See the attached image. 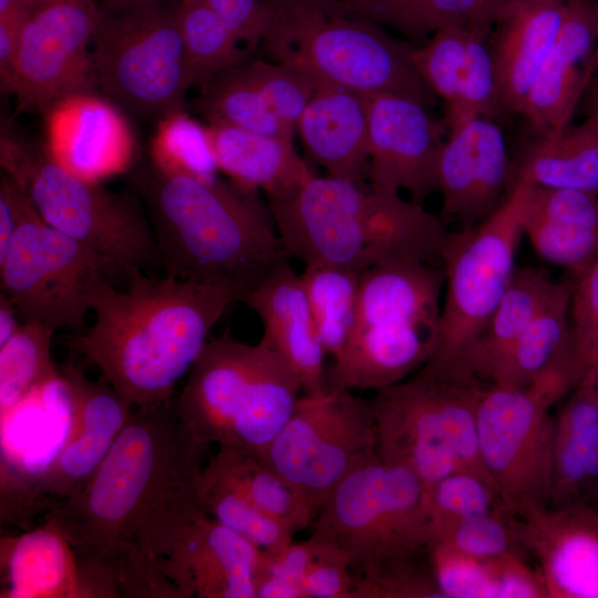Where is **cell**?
<instances>
[{"label": "cell", "instance_id": "6da1fadb", "mask_svg": "<svg viewBox=\"0 0 598 598\" xmlns=\"http://www.w3.org/2000/svg\"><path fill=\"white\" fill-rule=\"evenodd\" d=\"M208 446L174 401L133 409L99 467L75 492L47 502L99 598H181L164 561L200 511L197 482Z\"/></svg>", "mask_w": 598, "mask_h": 598}, {"label": "cell", "instance_id": "7a4b0ae2", "mask_svg": "<svg viewBox=\"0 0 598 598\" xmlns=\"http://www.w3.org/2000/svg\"><path fill=\"white\" fill-rule=\"evenodd\" d=\"M126 282L125 290L112 282L93 289L94 322L70 344L134 409L156 406L173 400L215 323L247 290L142 270L130 271Z\"/></svg>", "mask_w": 598, "mask_h": 598}, {"label": "cell", "instance_id": "3957f363", "mask_svg": "<svg viewBox=\"0 0 598 598\" xmlns=\"http://www.w3.org/2000/svg\"><path fill=\"white\" fill-rule=\"evenodd\" d=\"M132 186L146 209L167 276L233 282L248 292L289 261L257 190L217 177L167 174L152 163L132 175Z\"/></svg>", "mask_w": 598, "mask_h": 598}, {"label": "cell", "instance_id": "277c9868", "mask_svg": "<svg viewBox=\"0 0 598 598\" xmlns=\"http://www.w3.org/2000/svg\"><path fill=\"white\" fill-rule=\"evenodd\" d=\"M289 258L359 272L394 261L441 264L448 234L442 218L399 190L315 175L268 198Z\"/></svg>", "mask_w": 598, "mask_h": 598}, {"label": "cell", "instance_id": "5b68a950", "mask_svg": "<svg viewBox=\"0 0 598 598\" xmlns=\"http://www.w3.org/2000/svg\"><path fill=\"white\" fill-rule=\"evenodd\" d=\"M442 265L394 261L361 274L349 339L326 372L328 389L381 390L406 379L440 341Z\"/></svg>", "mask_w": 598, "mask_h": 598}, {"label": "cell", "instance_id": "8992f818", "mask_svg": "<svg viewBox=\"0 0 598 598\" xmlns=\"http://www.w3.org/2000/svg\"><path fill=\"white\" fill-rule=\"evenodd\" d=\"M300 390L297 374L265 338L245 343L228 328L206 342L174 406L203 445L262 456L291 415Z\"/></svg>", "mask_w": 598, "mask_h": 598}, {"label": "cell", "instance_id": "52a82bcc", "mask_svg": "<svg viewBox=\"0 0 598 598\" xmlns=\"http://www.w3.org/2000/svg\"><path fill=\"white\" fill-rule=\"evenodd\" d=\"M267 2L271 21L261 43L274 62L317 83L365 94H404L429 107L435 103L436 96L414 65L413 47L383 27L315 0Z\"/></svg>", "mask_w": 598, "mask_h": 598}, {"label": "cell", "instance_id": "ba28073f", "mask_svg": "<svg viewBox=\"0 0 598 598\" xmlns=\"http://www.w3.org/2000/svg\"><path fill=\"white\" fill-rule=\"evenodd\" d=\"M424 525L420 478L374 451L337 484L311 526L360 578L374 580L429 561Z\"/></svg>", "mask_w": 598, "mask_h": 598}, {"label": "cell", "instance_id": "9c48e42d", "mask_svg": "<svg viewBox=\"0 0 598 598\" xmlns=\"http://www.w3.org/2000/svg\"><path fill=\"white\" fill-rule=\"evenodd\" d=\"M92 58L97 89L132 114L183 111L181 0H96Z\"/></svg>", "mask_w": 598, "mask_h": 598}, {"label": "cell", "instance_id": "30bf717a", "mask_svg": "<svg viewBox=\"0 0 598 598\" xmlns=\"http://www.w3.org/2000/svg\"><path fill=\"white\" fill-rule=\"evenodd\" d=\"M1 167L51 227L114 261L127 274L158 266L146 209L136 193L112 192L81 178L12 136H2Z\"/></svg>", "mask_w": 598, "mask_h": 598}, {"label": "cell", "instance_id": "8fae6325", "mask_svg": "<svg viewBox=\"0 0 598 598\" xmlns=\"http://www.w3.org/2000/svg\"><path fill=\"white\" fill-rule=\"evenodd\" d=\"M530 183L515 179L501 206L486 219L446 236L441 265L444 299L440 341L431 357L436 361H464L482 333L516 270V251L523 231V213Z\"/></svg>", "mask_w": 598, "mask_h": 598}, {"label": "cell", "instance_id": "7c38bea8", "mask_svg": "<svg viewBox=\"0 0 598 598\" xmlns=\"http://www.w3.org/2000/svg\"><path fill=\"white\" fill-rule=\"evenodd\" d=\"M128 274L114 261L48 225L30 200L0 259V285L22 322L72 334L86 328L93 289ZM113 283V282H112Z\"/></svg>", "mask_w": 598, "mask_h": 598}, {"label": "cell", "instance_id": "4fadbf2b", "mask_svg": "<svg viewBox=\"0 0 598 598\" xmlns=\"http://www.w3.org/2000/svg\"><path fill=\"white\" fill-rule=\"evenodd\" d=\"M374 451L371 401L327 389L299 396L261 457L318 514L337 484Z\"/></svg>", "mask_w": 598, "mask_h": 598}, {"label": "cell", "instance_id": "5bb4252c", "mask_svg": "<svg viewBox=\"0 0 598 598\" xmlns=\"http://www.w3.org/2000/svg\"><path fill=\"white\" fill-rule=\"evenodd\" d=\"M534 386L489 384L477 411L480 451L501 506L523 518L548 506L555 420Z\"/></svg>", "mask_w": 598, "mask_h": 598}, {"label": "cell", "instance_id": "9a60e30c", "mask_svg": "<svg viewBox=\"0 0 598 598\" xmlns=\"http://www.w3.org/2000/svg\"><path fill=\"white\" fill-rule=\"evenodd\" d=\"M96 23V0H29L2 91L17 97L20 110L43 113L64 99L95 93Z\"/></svg>", "mask_w": 598, "mask_h": 598}, {"label": "cell", "instance_id": "2e32d148", "mask_svg": "<svg viewBox=\"0 0 598 598\" xmlns=\"http://www.w3.org/2000/svg\"><path fill=\"white\" fill-rule=\"evenodd\" d=\"M370 401L379 455L413 472L425 498L436 482L456 470L435 373L423 365L414 375L375 391Z\"/></svg>", "mask_w": 598, "mask_h": 598}, {"label": "cell", "instance_id": "e0dca14e", "mask_svg": "<svg viewBox=\"0 0 598 598\" xmlns=\"http://www.w3.org/2000/svg\"><path fill=\"white\" fill-rule=\"evenodd\" d=\"M369 178L379 187L406 190L420 202L437 192L443 126L421 101L404 94H365Z\"/></svg>", "mask_w": 598, "mask_h": 598}, {"label": "cell", "instance_id": "ac0fdd59", "mask_svg": "<svg viewBox=\"0 0 598 598\" xmlns=\"http://www.w3.org/2000/svg\"><path fill=\"white\" fill-rule=\"evenodd\" d=\"M437 167L443 221L460 229L486 219L504 202L511 166L501 127L493 118L476 116L448 128Z\"/></svg>", "mask_w": 598, "mask_h": 598}, {"label": "cell", "instance_id": "d6986e66", "mask_svg": "<svg viewBox=\"0 0 598 598\" xmlns=\"http://www.w3.org/2000/svg\"><path fill=\"white\" fill-rule=\"evenodd\" d=\"M59 371L71 393L72 422L65 443L37 486L41 512L48 501L68 497L87 481L134 409L105 381H90L78 365L69 362Z\"/></svg>", "mask_w": 598, "mask_h": 598}, {"label": "cell", "instance_id": "ffe728a7", "mask_svg": "<svg viewBox=\"0 0 598 598\" xmlns=\"http://www.w3.org/2000/svg\"><path fill=\"white\" fill-rule=\"evenodd\" d=\"M517 520L547 598H598V512L590 504L546 506Z\"/></svg>", "mask_w": 598, "mask_h": 598}, {"label": "cell", "instance_id": "44dd1931", "mask_svg": "<svg viewBox=\"0 0 598 598\" xmlns=\"http://www.w3.org/2000/svg\"><path fill=\"white\" fill-rule=\"evenodd\" d=\"M45 151L60 166L91 182L124 173L135 145L115 104L95 93L64 99L45 113Z\"/></svg>", "mask_w": 598, "mask_h": 598}, {"label": "cell", "instance_id": "7402d4cb", "mask_svg": "<svg viewBox=\"0 0 598 598\" xmlns=\"http://www.w3.org/2000/svg\"><path fill=\"white\" fill-rule=\"evenodd\" d=\"M261 549L200 509L164 561L181 598H256Z\"/></svg>", "mask_w": 598, "mask_h": 598}, {"label": "cell", "instance_id": "603a6c76", "mask_svg": "<svg viewBox=\"0 0 598 598\" xmlns=\"http://www.w3.org/2000/svg\"><path fill=\"white\" fill-rule=\"evenodd\" d=\"M597 42V1L567 0L564 22L538 70L523 112L539 136L571 124L595 74Z\"/></svg>", "mask_w": 598, "mask_h": 598}, {"label": "cell", "instance_id": "cb8c5ba5", "mask_svg": "<svg viewBox=\"0 0 598 598\" xmlns=\"http://www.w3.org/2000/svg\"><path fill=\"white\" fill-rule=\"evenodd\" d=\"M566 6L567 0H494L488 42L502 112L523 115Z\"/></svg>", "mask_w": 598, "mask_h": 598}, {"label": "cell", "instance_id": "d4e9b609", "mask_svg": "<svg viewBox=\"0 0 598 598\" xmlns=\"http://www.w3.org/2000/svg\"><path fill=\"white\" fill-rule=\"evenodd\" d=\"M243 301L258 316L265 338L297 374L305 393L327 390V355L315 327L300 275L276 268Z\"/></svg>", "mask_w": 598, "mask_h": 598}, {"label": "cell", "instance_id": "484cf974", "mask_svg": "<svg viewBox=\"0 0 598 598\" xmlns=\"http://www.w3.org/2000/svg\"><path fill=\"white\" fill-rule=\"evenodd\" d=\"M1 598H96L76 554L50 518L0 537Z\"/></svg>", "mask_w": 598, "mask_h": 598}, {"label": "cell", "instance_id": "4316f807", "mask_svg": "<svg viewBox=\"0 0 598 598\" xmlns=\"http://www.w3.org/2000/svg\"><path fill=\"white\" fill-rule=\"evenodd\" d=\"M523 231L542 259L577 279L598 260V195L530 184Z\"/></svg>", "mask_w": 598, "mask_h": 598}, {"label": "cell", "instance_id": "83f0119b", "mask_svg": "<svg viewBox=\"0 0 598 598\" xmlns=\"http://www.w3.org/2000/svg\"><path fill=\"white\" fill-rule=\"evenodd\" d=\"M309 156L329 176L369 178V131L365 93L318 83L297 124Z\"/></svg>", "mask_w": 598, "mask_h": 598}, {"label": "cell", "instance_id": "f1b7e54d", "mask_svg": "<svg viewBox=\"0 0 598 598\" xmlns=\"http://www.w3.org/2000/svg\"><path fill=\"white\" fill-rule=\"evenodd\" d=\"M207 127L218 169L244 189L262 190L267 198L277 197L315 176L290 138L219 122L208 123Z\"/></svg>", "mask_w": 598, "mask_h": 598}, {"label": "cell", "instance_id": "f546056e", "mask_svg": "<svg viewBox=\"0 0 598 598\" xmlns=\"http://www.w3.org/2000/svg\"><path fill=\"white\" fill-rule=\"evenodd\" d=\"M598 493V386L580 381L555 419L548 506L589 503Z\"/></svg>", "mask_w": 598, "mask_h": 598}, {"label": "cell", "instance_id": "4dcf8cb0", "mask_svg": "<svg viewBox=\"0 0 598 598\" xmlns=\"http://www.w3.org/2000/svg\"><path fill=\"white\" fill-rule=\"evenodd\" d=\"M558 286L545 269L517 267L495 311L466 353V364L491 383L512 347L546 307Z\"/></svg>", "mask_w": 598, "mask_h": 598}, {"label": "cell", "instance_id": "1f68e13d", "mask_svg": "<svg viewBox=\"0 0 598 598\" xmlns=\"http://www.w3.org/2000/svg\"><path fill=\"white\" fill-rule=\"evenodd\" d=\"M515 179L598 195V113L539 136L522 157Z\"/></svg>", "mask_w": 598, "mask_h": 598}, {"label": "cell", "instance_id": "d6a6232c", "mask_svg": "<svg viewBox=\"0 0 598 598\" xmlns=\"http://www.w3.org/2000/svg\"><path fill=\"white\" fill-rule=\"evenodd\" d=\"M192 106L208 123H226L290 140L295 134L272 111L248 60L216 75L199 90Z\"/></svg>", "mask_w": 598, "mask_h": 598}, {"label": "cell", "instance_id": "836d02e7", "mask_svg": "<svg viewBox=\"0 0 598 598\" xmlns=\"http://www.w3.org/2000/svg\"><path fill=\"white\" fill-rule=\"evenodd\" d=\"M260 512L293 535L312 525L317 511L289 486L264 458L235 446H219L207 462Z\"/></svg>", "mask_w": 598, "mask_h": 598}, {"label": "cell", "instance_id": "e575fe53", "mask_svg": "<svg viewBox=\"0 0 598 598\" xmlns=\"http://www.w3.org/2000/svg\"><path fill=\"white\" fill-rule=\"evenodd\" d=\"M493 8L494 0H357L339 12L420 40L448 24L491 33Z\"/></svg>", "mask_w": 598, "mask_h": 598}, {"label": "cell", "instance_id": "d590c367", "mask_svg": "<svg viewBox=\"0 0 598 598\" xmlns=\"http://www.w3.org/2000/svg\"><path fill=\"white\" fill-rule=\"evenodd\" d=\"M574 281H561L546 305L512 347L491 384L524 389L530 385L565 350Z\"/></svg>", "mask_w": 598, "mask_h": 598}, {"label": "cell", "instance_id": "8d00e7d4", "mask_svg": "<svg viewBox=\"0 0 598 598\" xmlns=\"http://www.w3.org/2000/svg\"><path fill=\"white\" fill-rule=\"evenodd\" d=\"M186 90L202 89L248 58L240 41L206 0H181Z\"/></svg>", "mask_w": 598, "mask_h": 598}, {"label": "cell", "instance_id": "74e56055", "mask_svg": "<svg viewBox=\"0 0 598 598\" xmlns=\"http://www.w3.org/2000/svg\"><path fill=\"white\" fill-rule=\"evenodd\" d=\"M361 274L330 265H305L300 275L319 340L337 358L353 328Z\"/></svg>", "mask_w": 598, "mask_h": 598}, {"label": "cell", "instance_id": "f35d334b", "mask_svg": "<svg viewBox=\"0 0 598 598\" xmlns=\"http://www.w3.org/2000/svg\"><path fill=\"white\" fill-rule=\"evenodd\" d=\"M54 331L35 321L22 322L0 347V416L59 375L51 357Z\"/></svg>", "mask_w": 598, "mask_h": 598}, {"label": "cell", "instance_id": "ab89813d", "mask_svg": "<svg viewBox=\"0 0 598 598\" xmlns=\"http://www.w3.org/2000/svg\"><path fill=\"white\" fill-rule=\"evenodd\" d=\"M197 497L214 519L236 532L261 550L278 551L293 540V534L260 512L226 477L208 464L197 482Z\"/></svg>", "mask_w": 598, "mask_h": 598}, {"label": "cell", "instance_id": "60d3db41", "mask_svg": "<svg viewBox=\"0 0 598 598\" xmlns=\"http://www.w3.org/2000/svg\"><path fill=\"white\" fill-rule=\"evenodd\" d=\"M150 152L152 165L167 174L214 179L219 171L208 127L184 110L157 122Z\"/></svg>", "mask_w": 598, "mask_h": 598}, {"label": "cell", "instance_id": "b9f144b4", "mask_svg": "<svg viewBox=\"0 0 598 598\" xmlns=\"http://www.w3.org/2000/svg\"><path fill=\"white\" fill-rule=\"evenodd\" d=\"M426 545L442 544L478 558L507 553H526L522 546L517 517L498 508L458 519L426 535Z\"/></svg>", "mask_w": 598, "mask_h": 598}, {"label": "cell", "instance_id": "7bdbcfd3", "mask_svg": "<svg viewBox=\"0 0 598 598\" xmlns=\"http://www.w3.org/2000/svg\"><path fill=\"white\" fill-rule=\"evenodd\" d=\"M467 30L458 24L444 25L425 44L412 50L421 79L445 102L446 112L460 103Z\"/></svg>", "mask_w": 598, "mask_h": 598}, {"label": "cell", "instance_id": "ee69618b", "mask_svg": "<svg viewBox=\"0 0 598 598\" xmlns=\"http://www.w3.org/2000/svg\"><path fill=\"white\" fill-rule=\"evenodd\" d=\"M489 34L475 28L467 30L461 99L446 112L448 128L476 116L494 118L502 112Z\"/></svg>", "mask_w": 598, "mask_h": 598}, {"label": "cell", "instance_id": "f6af8a7d", "mask_svg": "<svg viewBox=\"0 0 598 598\" xmlns=\"http://www.w3.org/2000/svg\"><path fill=\"white\" fill-rule=\"evenodd\" d=\"M499 506L495 491L485 480L455 471L436 482L424 498V537L453 522L488 513Z\"/></svg>", "mask_w": 598, "mask_h": 598}, {"label": "cell", "instance_id": "bcb514c9", "mask_svg": "<svg viewBox=\"0 0 598 598\" xmlns=\"http://www.w3.org/2000/svg\"><path fill=\"white\" fill-rule=\"evenodd\" d=\"M427 548L443 598H495L491 558L474 557L436 543Z\"/></svg>", "mask_w": 598, "mask_h": 598}, {"label": "cell", "instance_id": "7dc6e473", "mask_svg": "<svg viewBox=\"0 0 598 598\" xmlns=\"http://www.w3.org/2000/svg\"><path fill=\"white\" fill-rule=\"evenodd\" d=\"M318 537L322 540L321 549L301 582L305 597L355 598L358 575L348 557L338 546Z\"/></svg>", "mask_w": 598, "mask_h": 598}, {"label": "cell", "instance_id": "c3c4849f", "mask_svg": "<svg viewBox=\"0 0 598 598\" xmlns=\"http://www.w3.org/2000/svg\"><path fill=\"white\" fill-rule=\"evenodd\" d=\"M569 316V354L580 353L598 343V260L574 280Z\"/></svg>", "mask_w": 598, "mask_h": 598}, {"label": "cell", "instance_id": "681fc988", "mask_svg": "<svg viewBox=\"0 0 598 598\" xmlns=\"http://www.w3.org/2000/svg\"><path fill=\"white\" fill-rule=\"evenodd\" d=\"M240 42L254 49L266 37L271 21L267 0H206Z\"/></svg>", "mask_w": 598, "mask_h": 598}, {"label": "cell", "instance_id": "f907efd6", "mask_svg": "<svg viewBox=\"0 0 598 598\" xmlns=\"http://www.w3.org/2000/svg\"><path fill=\"white\" fill-rule=\"evenodd\" d=\"M495 598H547L537 569L530 568L523 553H507L491 558Z\"/></svg>", "mask_w": 598, "mask_h": 598}, {"label": "cell", "instance_id": "816d5d0a", "mask_svg": "<svg viewBox=\"0 0 598 598\" xmlns=\"http://www.w3.org/2000/svg\"><path fill=\"white\" fill-rule=\"evenodd\" d=\"M29 203L28 194L3 174L0 181V259L6 255Z\"/></svg>", "mask_w": 598, "mask_h": 598}, {"label": "cell", "instance_id": "f5cc1de1", "mask_svg": "<svg viewBox=\"0 0 598 598\" xmlns=\"http://www.w3.org/2000/svg\"><path fill=\"white\" fill-rule=\"evenodd\" d=\"M29 0H0V38L18 40L21 13Z\"/></svg>", "mask_w": 598, "mask_h": 598}, {"label": "cell", "instance_id": "db71d44e", "mask_svg": "<svg viewBox=\"0 0 598 598\" xmlns=\"http://www.w3.org/2000/svg\"><path fill=\"white\" fill-rule=\"evenodd\" d=\"M570 364L577 383L584 379L598 381V343L570 357Z\"/></svg>", "mask_w": 598, "mask_h": 598}, {"label": "cell", "instance_id": "11a10c76", "mask_svg": "<svg viewBox=\"0 0 598 598\" xmlns=\"http://www.w3.org/2000/svg\"><path fill=\"white\" fill-rule=\"evenodd\" d=\"M13 301L0 292V347L4 344L19 329L22 322Z\"/></svg>", "mask_w": 598, "mask_h": 598}, {"label": "cell", "instance_id": "9f6ffc18", "mask_svg": "<svg viewBox=\"0 0 598 598\" xmlns=\"http://www.w3.org/2000/svg\"><path fill=\"white\" fill-rule=\"evenodd\" d=\"M579 110L585 116L598 113V71L584 94Z\"/></svg>", "mask_w": 598, "mask_h": 598}, {"label": "cell", "instance_id": "6f0895ef", "mask_svg": "<svg viewBox=\"0 0 598 598\" xmlns=\"http://www.w3.org/2000/svg\"><path fill=\"white\" fill-rule=\"evenodd\" d=\"M315 1L327 9L340 11L357 0H315Z\"/></svg>", "mask_w": 598, "mask_h": 598}, {"label": "cell", "instance_id": "680465c9", "mask_svg": "<svg viewBox=\"0 0 598 598\" xmlns=\"http://www.w3.org/2000/svg\"><path fill=\"white\" fill-rule=\"evenodd\" d=\"M588 504H590L598 512V493L592 497V499Z\"/></svg>", "mask_w": 598, "mask_h": 598}, {"label": "cell", "instance_id": "91938a15", "mask_svg": "<svg viewBox=\"0 0 598 598\" xmlns=\"http://www.w3.org/2000/svg\"><path fill=\"white\" fill-rule=\"evenodd\" d=\"M597 1V7H598V0ZM598 71V42H597V49H596V55H595V72Z\"/></svg>", "mask_w": 598, "mask_h": 598}, {"label": "cell", "instance_id": "94428289", "mask_svg": "<svg viewBox=\"0 0 598 598\" xmlns=\"http://www.w3.org/2000/svg\"><path fill=\"white\" fill-rule=\"evenodd\" d=\"M592 381H594V380H592ZM595 382H596V384H597V386H598V381H595Z\"/></svg>", "mask_w": 598, "mask_h": 598}]
</instances>
